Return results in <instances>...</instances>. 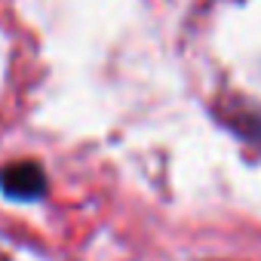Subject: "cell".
Here are the masks:
<instances>
[{
	"label": "cell",
	"mask_w": 261,
	"mask_h": 261,
	"mask_svg": "<svg viewBox=\"0 0 261 261\" xmlns=\"http://www.w3.org/2000/svg\"><path fill=\"white\" fill-rule=\"evenodd\" d=\"M0 188L13 200H37L46 194V175L37 163H13L7 169H0Z\"/></svg>",
	"instance_id": "1"
}]
</instances>
